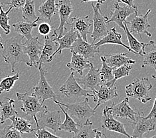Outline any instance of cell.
I'll return each mask as SVG.
<instances>
[{
  "label": "cell",
  "mask_w": 156,
  "mask_h": 138,
  "mask_svg": "<svg viewBox=\"0 0 156 138\" xmlns=\"http://www.w3.org/2000/svg\"><path fill=\"white\" fill-rule=\"evenodd\" d=\"M132 69V66H129V65H125L118 67V68L113 69V71H112L113 76H114L113 80L108 82V83H107L105 84L108 87H113L115 83H116V82L118 79L128 76L129 73H130Z\"/></svg>",
  "instance_id": "cell-32"
},
{
  "label": "cell",
  "mask_w": 156,
  "mask_h": 138,
  "mask_svg": "<svg viewBox=\"0 0 156 138\" xmlns=\"http://www.w3.org/2000/svg\"><path fill=\"white\" fill-rule=\"evenodd\" d=\"M116 1L118 2L124 3L126 5H127L128 6H130V7L134 6V5H133V1H134V0H116Z\"/></svg>",
  "instance_id": "cell-43"
},
{
  "label": "cell",
  "mask_w": 156,
  "mask_h": 138,
  "mask_svg": "<svg viewBox=\"0 0 156 138\" xmlns=\"http://www.w3.org/2000/svg\"><path fill=\"white\" fill-rule=\"evenodd\" d=\"M151 77H152V78H153L154 80H156V76H155V75H152V76H151Z\"/></svg>",
  "instance_id": "cell-48"
},
{
  "label": "cell",
  "mask_w": 156,
  "mask_h": 138,
  "mask_svg": "<svg viewBox=\"0 0 156 138\" xmlns=\"http://www.w3.org/2000/svg\"><path fill=\"white\" fill-rule=\"evenodd\" d=\"M38 69L40 74L39 81L38 84L33 88L34 91L32 94L37 96L43 104L46 100H57V96L56 94L54 92L53 88L48 83L46 79V71L43 69V66L38 67Z\"/></svg>",
  "instance_id": "cell-9"
},
{
  "label": "cell",
  "mask_w": 156,
  "mask_h": 138,
  "mask_svg": "<svg viewBox=\"0 0 156 138\" xmlns=\"http://www.w3.org/2000/svg\"><path fill=\"white\" fill-rule=\"evenodd\" d=\"M38 126L37 128H48L56 133L62 124L61 119V111L59 110L49 111L48 109L44 110L41 114L37 120Z\"/></svg>",
  "instance_id": "cell-14"
},
{
  "label": "cell",
  "mask_w": 156,
  "mask_h": 138,
  "mask_svg": "<svg viewBox=\"0 0 156 138\" xmlns=\"http://www.w3.org/2000/svg\"><path fill=\"white\" fill-rule=\"evenodd\" d=\"M58 47V44L53 39V35L44 36V46L41 55L40 57L38 67L43 66V64H44V62H47L50 57L56 51Z\"/></svg>",
  "instance_id": "cell-23"
},
{
  "label": "cell",
  "mask_w": 156,
  "mask_h": 138,
  "mask_svg": "<svg viewBox=\"0 0 156 138\" xmlns=\"http://www.w3.org/2000/svg\"><path fill=\"white\" fill-rule=\"evenodd\" d=\"M22 17L26 22H33L38 18L35 13L33 0H26L25 5L22 7Z\"/></svg>",
  "instance_id": "cell-31"
},
{
  "label": "cell",
  "mask_w": 156,
  "mask_h": 138,
  "mask_svg": "<svg viewBox=\"0 0 156 138\" xmlns=\"http://www.w3.org/2000/svg\"><path fill=\"white\" fill-rule=\"evenodd\" d=\"M102 136H104V137H105V138H108V137H106V136L105 135V134H104V133H102Z\"/></svg>",
  "instance_id": "cell-50"
},
{
  "label": "cell",
  "mask_w": 156,
  "mask_h": 138,
  "mask_svg": "<svg viewBox=\"0 0 156 138\" xmlns=\"http://www.w3.org/2000/svg\"><path fill=\"white\" fill-rule=\"evenodd\" d=\"M53 101L57 105L59 104V105L64 107L65 111L79 127L90 122V118L93 116L96 113V110L92 109L89 105L88 99L87 98H85L83 102H75L73 104H65L58 101L57 100H54Z\"/></svg>",
  "instance_id": "cell-2"
},
{
  "label": "cell",
  "mask_w": 156,
  "mask_h": 138,
  "mask_svg": "<svg viewBox=\"0 0 156 138\" xmlns=\"http://www.w3.org/2000/svg\"><path fill=\"white\" fill-rule=\"evenodd\" d=\"M129 98L126 97L122 101L118 104L113 102L110 106H106L103 112H108L114 118L128 119L132 123L135 122L138 111L133 110L129 105Z\"/></svg>",
  "instance_id": "cell-5"
},
{
  "label": "cell",
  "mask_w": 156,
  "mask_h": 138,
  "mask_svg": "<svg viewBox=\"0 0 156 138\" xmlns=\"http://www.w3.org/2000/svg\"><path fill=\"white\" fill-rule=\"evenodd\" d=\"M58 106L65 115V120L64 122L62 123L61 124L60 127H59L58 128V130H62V131H65L69 133H73L75 134L76 133L79 129V126L77 125V124L74 121L73 119L70 116L67 112H66L65 110L64 109V108L61 105H59V104H58Z\"/></svg>",
  "instance_id": "cell-30"
},
{
  "label": "cell",
  "mask_w": 156,
  "mask_h": 138,
  "mask_svg": "<svg viewBox=\"0 0 156 138\" xmlns=\"http://www.w3.org/2000/svg\"><path fill=\"white\" fill-rule=\"evenodd\" d=\"M93 1H96L98 3H100V4L101 5V4H103L104 2H105L106 0H81V3L88 2H93Z\"/></svg>",
  "instance_id": "cell-45"
},
{
  "label": "cell",
  "mask_w": 156,
  "mask_h": 138,
  "mask_svg": "<svg viewBox=\"0 0 156 138\" xmlns=\"http://www.w3.org/2000/svg\"><path fill=\"white\" fill-rule=\"evenodd\" d=\"M52 31V27L51 25L46 22H43L38 25V31L40 35L43 36L49 35Z\"/></svg>",
  "instance_id": "cell-40"
},
{
  "label": "cell",
  "mask_w": 156,
  "mask_h": 138,
  "mask_svg": "<svg viewBox=\"0 0 156 138\" xmlns=\"http://www.w3.org/2000/svg\"><path fill=\"white\" fill-rule=\"evenodd\" d=\"M66 25H70L71 28L79 33L84 41L88 42L87 35H91L92 33L90 31V28L92 25V21L90 19L88 16L74 17L70 19V22H68Z\"/></svg>",
  "instance_id": "cell-19"
},
{
  "label": "cell",
  "mask_w": 156,
  "mask_h": 138,
  "mask_svg": "<svg viewBox=\"0 0 156 138\" xmlns=\"http://www.w3.org/2000/svg\"><path fill=\"white\" fill-rule=\"evenodd\" d=\"M92 7L94 12L93 17H92L93 30L90 35L92 38V43H94L96 39L105 37L108 33L109 31H108L106 27L108 18L104 16L102 14L100 3H96V5H95L93 3H92Z\"/></svg>",
  "instance_id": "cell-7"
},
{
  "label": "cell",
  "mask_w": 156,
  "mask_h": 138,
  "mask_svg": "<svg viewBox=\"0 0 156 138\" xmlns=\"http://www.w3.org/2000/svg\"><path fill=\"white\" fill-rule=\"evenodd\" d=\"M0 138H23L16 129L12 128L10 126H6L0 130Z\"/></svg>",
  "instance_id": "cell-38"
},
{
  "label": "cell",
  "mask_w": 156,
  "mask_h": 138,
  "mask_svg": "<svg viewBox=\"0 0 156 138\" xmlns=\"http://www.w3.org/2000/svg\"><path fill=\"white\" fill-rule=\"evenodd\" d=\"M9 120L12 122V124L10 126L21 134L24 133H31L35 132L36 128H33V124L31 121L20 116L18 115V114L11 117Z\"/></svg>",
  "instance_id": "cell-25"
},
{
  "label": "cell",
  "mask_w": 156,
  "mask_h": 138,
  "mask_svg": "<svg viewBox=\"0 0 156 138\" xmlns=\"http://www.w3.org/2000/svg\"><path fill=\"white\" fill-rule=\"evenodd\" d=\"M129 53H130V52L128 51L124 53H117L106 55L105 57L108 65L114 69L125 65L135 64V61L126 57V55Z\"/></svg>",
  "instance_id": "cell-24"
},
{
  "label": "cell",
  "mask_w": 156,
  "mask_h": 138,
  "mask_svg": "<svg viewBox=\"0 0 156 138\" xmlns=\"http://www.w3.org/2000/svg\"><path fill=\"white\" fill-rule=\"evenodd\" d=\"M146 118H155V119H156V96H155V100H154L153 107H152L149 114H148Z\"/></svg>",
  "instance_id": "cell-42"
},
{
  "label": "cell",
  "mask_w": 156,
  "mask_h": 138,
  "mask_svg": "<svg viewBox=\"0 0 156 138\" xmlns=\"http://www.w3.org/2000/svg\"><path fill=\"white\" fill-rule=\"evenodd\" d=\"M52 35L53 37V39L55 41H57L58 43V47L57 48V49L56 50V51L55 52V53L53 54V55L50 57L49 60H48L47 62H50L53 61V58L57 54L61 55L62 53V51L64 49H66V48L70 49V48L72 47V44L77 39L78 33L76 31L74 30L73 28L70 29V31H67L66 30V29L65 28L64 34H63V35L61 37H57L54 34V33Z\"/></svg>",
  "instance_id": "cell-17"
},
{
  "label": "cell",
  "mask_w": 156,
  "mask_h": 138,
  "mask_svg": "<svg viewBox=\"0 0 156 138\" xmlns=\"http://www.w3.org/2000/svg\"><path fill=\"white\" fill-rule=\"evenodd\" d=\"M34 133L37 138H62L47 131L45 128H36Z\"/></svg>",
  "instance_id": "cell-39"
},
{
  "label": "cell",
  "mask_w": 156,
  "mask_h": 138,
  "mask_svg": "<svg viewBox=\"0 0 156 138\" xmlns=\"http://www.w3.org/2000/svg\"><path fill=\"white\" fill-rule=\"evenodd\" d=\"M71 59H70V61L66 64V66L70 69V71L74 73H78L83 76L84 70L90 68L91 62L85 58L83 56L74 53V52H71Z\"/></svg>",
  "instance_id": "cell-21"
},
{
  "label": "cell",
  "mask_w": 156,
  "mask_h": 138,
  "mask_svg": "<svg viewBox=\"0 0 156 138\" xmlns=\"http://www.w3.org/2000/svg\"><path fill=\"white\" fill-rule=\"evenodd\" d=\"M3 44L2 43V36L0 35V49H3Z\"/></svg>",
  "instance_id": "cell-47"
},
{
  "label": "cell",
  "mask_w": 156,
  "mask_h": 138,
  "mask_svg": "<svg viewBox=\"0 0 156 138\" xmlns=\"http://www.w3.org/2000/svg\"><path fill=\"white\" fill-rule=\"evenodd\" d=\"M74 74L75 73L72 72L67 80L59 88V92L69 98H79L83 96L93 97V92L82 88L77 83Z\"/></svg>",
  "instance_id": "cell-6"
},
{
  "label": "cell",
  "mask_w": 156,
  "mask_h": 138,
  "mask_svg": "<svg viewBox=\"0 0 156 138\" xmlns=\"http://www.w3.org/2000/svg\"><path fill=\"white\" fill-rule=\"evenodd\" d=\"M124 27H125V33L126 37H127L129 44V48H131L132 51H134V53L136 55H140V56H144L146 53V51H145V48L146 47H149L151 45L153 41H151L150 42L148 43H141L138 41L135 38L133 35L129 31V29L127 27V25H126V21L124 22Z\"/></svg>",
  "instance_id": "cell-27"
},
{
  "label": "cell",
  "mask_w": 156,
  "mask_h": 138,
  "mask_svg": "<svg viewBox=\"0 0 156 138\" xmlns=\"http://www.w3.org/2000/svg\"><path fill=\"white\" fill-rule=\"evenodd\" d=\"M151 12V9H148L147 12L142 16H138L137 15H135V17H133L130 21H126V25L132 34L138 35L140 39H142V34L144 33L150 38L151 34L148 31V28L150 27L151 25L148 22L147 18L148 15Z\"/></svg>",
  "instance_id": "cell-10"
},
{
  "label": "cell",
  "mask_w": 156,
  "mask_h": 138,
  "mask_svg": "<svg viewBox=\"0 0 156 138\" xmlns=\"http://www.w3.org/2000/svg\"><path fill=\"white\" fill-rule=\"evenodd\" d=\"M7 5H10V0H0V10Z\"/></svg>",
  "instance_id": "cell-44"
},
{
  "label": "cell",
  "mask_w": 156,
  "mask_h": 138,
  "mask_svg": "<svg viewBox=\"0 0 156 138\" xmlns=\"http://www.w3.org/2000/svg\"><path fill=\"white\" fill-rule=\"evenodd\" d=\"M57 12L60 18L58 27L54 31V34L57 37H61L65 32V26L68 23L69 19L72 13L73 8L70 0H59L56 3Z\"/></svg>",
  "instance_id": "cell-12"
},
{
  "label": "cell",
  "mask_w": 156,
  "mask_h": 138,
  "mask_svg": "<svg viewBox=\"0 0 156 138\" xmlns=\"http://www.w3.org/2000/svg\"><path fill=\"white\" fill-rule=\"evenodd\" d=\"M143 138H144V137H143ZM144 138H148V137H144ZM149 138H156V136H153V137H149Z\"/></svg>",
  "instance_id": "cell-49"
},
{
  "label": "cell",
  "mask_w": 156,
  "mask_h": 138,
  "mask_svg": "<svg viewBox=\"0 0 156 138\" xmlns=\"http://www.w3.org/2000/svg\"><path fill=\"white\" fill-rule=\"evenodd\" d=\"M29 91L25 93H16V96L17 100L21 102L22 106H20V109L25 113V115H29L32 118L34 119V121L36 123L37 127L38 126L37 118V113H42L44 110L47 109V107L42 103L37 96L33 94H29Z\"/></svg>",
  "instance_id": "cell-3"
},
{
  "label": "cell",
  "mask_w": 156,
  "mask_h": 138,
  "mask_svg": "<svg viewBox=\"0 0 156 138\" xmlns=\"http://www.w3.org/2000/svg\"><path fill=\"white\" fill-rule=\"evenodd\" d=\"M76 80L78 83L83 86L84 89L92 92L102 84L100 69H96L92 62L87 75L83 78H76Z\"/></svg>",
  "instance_id": "cell-18"
},
{
  "label": "cell",
  "mask_w": 156,
  "mask_h": 138,
  "mask_svg": "<svg viewBox=\"0 0 156 138\" xmlns=\"http://www.w3.org/2000/svg\"><path fill=\"white\" fill-rule=\"evenodd\" d=\"M40 17H38L37 19L33 22H24L19 21L13 23L12 27L14 31L19 35L23 36L26 39H30L32 38V30L34 27H38V21L40 20Z\"/></svg>",
  "instance_id": "cell-26"
},
{
  "label": "cell",
  "mask_w": 156,
  "mask_h": 138,
  "mask_svg": "<svg viewBox=\"0 0 156 138\" xmlns=\"http://www.w3.org/2000/svg\"><path fill=\"white\" fill-rule=\"evenodd\" d=\"M105 44H118V45H121L124 48H127L129 52L135 54L134 51H132L129 47L125 44L122 41V35L119 33L115 27L111 29L110 31L108 32V34L102 37V39H100L97 43H94V44L96 47L99 48L100 46L104 45ZM136 55V54H135Z\"/></svg>",
  "instance_id": "cell-22"
},
{
  "label": "cell",
  "mask_w": 156,
  "mask_h": 138,
  "mask_svg": "<svg viewBox=\"0 0 156 138\" xmlns=\"http://www.w3.org/2000/svg\"><path fill=\"white\" fill-rule=\"evenodd\" d=\"M44 44L39 41L38 37H32L23 43V49L30 61V67L38 68L40 57L41 55Z\"/></svg>",
  "instance_id": "cell-11"
},
{
  "label": "cell",
  "mask_w": 156,
  "mask_h": 138,
  "mask_svg": "<svg viewBox=\"0 0 156 138\" xmlns=\"http://www.w3.org/2000/svg\"><path fill=\"white\" fill-rule=\"evenodd\" d=\"M70 51L83 56L87 59L94 58L96 55H99V48L96 47L94 43L89 44L85 41L79 33L77 39L72 44Z\"/></svg>",
  "instance_id": "cell-15"
},
{
  "label": "cell",
  "mask_w": 156,
  "mask_h": 138,
  "mask_svg": "<svg viewBox=\"0 0 156 138\" xmlns=\"http://www.w3.org/2000/svg\"><path fill=\"white\" fill-rule=\"evenodd\" d=\"M137 15V7L134 5L130 7L128 5L120 6V2H116L114 3L113 9L110 12V18L107 21V24L110 23H116L119 27L125 30L124 22L126 21V19L131 15Z\"/></svg>",
  "instance_id": "cell-8"
},
{
  "label": "cell",
  "mask_w": 156,
  "mask_h": 138,
  "mask_svg": "<svg viewBox=\"0 0 156 138\" xmlns=\"http://www.w3.org/2000/svg\"><path fill=\"white\" fill-rule=\"evenodd\" d=\"M23 38V36L18 35L7 39L3 44L2 56L4 61L12 66L13 73H15V67L18 62H24L29 66L30 65L29 58L23 49L22 41Z\"/></svg>",
  "instance_id": "cell-1"
},
{
  "label": "cell",
  "mask_w": 156,
  "mask_h": 138,
  "mask_svg": "<svg viewBox=\"0 0 156 138\" xmlns=\"http://www.w3.org/2000/svg\"><path fill=\"white\" fill-rule=\"evenodd\" d=\"M92 128V122L90 121L87 124L79 127V131L72 138H94L95 133Z\"/></svg>",
  "instance_id": "cell-36"
},
{
  "label": "cell",
  "mask_w": 156,
  "mask_h": 138,
  "mask_svg": "<svg viewBox=\"0 0 156 138\" xmlns=\"http://www.w3.org/2000/svg\"><path fill=\"white\" fill-rule=\"evenodd\" d=\"M94 132L95 133V136H94V138H102L101 136L102 135V133L101 132L98 131V130L96 129H94Z\"/></svg>",
  "instance_id": "cell-46"
},
{
  "label": "cell",
  "mask_w": 156,
  "mask_h": 138,
  "mask_svg": "<svg viewBox=\"0 0 156 138\" xmlns=\"http://www.w3.org/2000/svg\"><path fill=\"white\" fill-rule=\"evenodd\" d=\"M102 127L103 129H106L108 131L121 133L128 138H132L126 132L124 124L117 120L112 114L108 112H102Z\"/></svg>",
  "instance_id": "cell-20"
},
{
  "label": "cell",
  "mask_w": 156,
  "mask_h": 138,
  "mask_svg": "<svg viewBox=\"0 0 156 138\" xmlns=\"http://www.w3.org/2000/svg\"><path fill=\"white\" fill-rule=\"evenodd\" d=\"M26 0H10V7H12L13 10L22 9L25 4Z\"/></svg>",
  "instance_id": "cell-41"
},
{
  "label": "cell",
  "mask_w": 156,
  "mask_h": 138,
  "mask_svg": "<svg viewBox=\"0 0 156 138\" xmlns=\"http://www.w3.org/2000/svg\"><path fill=\"white\" fill-rule=\"evenodd\" d=\"M13 11L12 7H9V8L7 12L3 11V8H1L0 10V27H1L5 35H9L11 31V26L9 24V21L10 18L8 16V14Z\"/></svg>",
  "instance_id": "cell-37"
},
{
  "label": "cell",
  "mask_w": 156,
  "mask_h": 138,
  "mask_svg": "<svg viewBox=\"0 0 156 138\" xmlns=\"http://www.w3.org/2000/svg\"><path fill=\"white\" fill-rule=\"evenodd\" d=\"M7 101L0 102V124H4L5 122L11 117L17 114L15 107L16 101L13 99L6 98Z\"/></svg>",
  "instance_id": "cell-28"
},
{
  "label": "cell",
  "mask_w": 156,
  "mask_h": 138,
  "mask_svg": "<svg viewBox=\"0 0 156 138\" xmlns=\"http://www.w3.org/2000/svg\"><path fill=\"white\" fill-rule=\"evenodd\" d=\"M144 56V59L142 65V68H144L145 66H150L153 68L156 71V44H155L153 41L151 48L146 51Z\"/></svg>",
  "instance_id": "cell-33"
},
{
  "label": "cell",
  "mask_w": 156,
  "mask_h": 138,
  "mask_svg": "<svg viewBox=\"0 0 156 138\" xmlns=\"http://www.w3.org/2000/svg\"><path fill=\"white\" fill-rule=\"evenodd\" d=\"M100 60L102 61V68L100 69V77H101V81L102 84H106L108 82L113 80V68L108 65L106 57L105 56L100 57Z\"/></svg>",
  "instance_id": "cell-34"
},
{
  "label": "cell",
  "mask_w": 156,
  "mask_h": 138,
  "mask_svg": "<svg viewBox=\"0 0 156 138\" xmlns=\"http://www.w3.org/2000/svg\"><path fill=\"white\" fill-rule=\"evenodd\" d=\"M153 88L148 78L141 79L136 78L132 83L126 87V94L128 97L138 100L143 104H146L151 100L150 91Z\"/></svg>",
  "instance_id": "cell-4"
},
{
  "label": "cell",
  "mask_w": 156,
  "mask_h": 138,
  "mask_svg": "<svg viewBox=\"0 0 156 138\" xmlns=\"http://www.w3.org/2000/svg\"><path fill=\"white\" fill-rule=\"evenodd\" d=\"M20 73L14 74L13 76H6L0 81V94L4 92H9L12 90L16 81L19 80Z\"/></svg>",
  "instance_id": "cell-35"
},
{
  "label": "cell",
  "mask_w": 156,
  "mask_h": 138,
  "mask_svg": "<svg viewBox=\"0 0 156 138\" xmlns=\"http://www.w3.org/2000/svg\"><path fill=\"white\" fill-rule=\"evenodd\" d=\"M155 118H146L143 112L138 111L136 122L132 123V138H143L144 134L155 130Z\"/></svg>",
  "instance_id": "cell-13"
},
{
  "label": "cell",
  "mask_w": 156,
  "mask_h": 138,
  "mask_svg": "<svg viewBox=\"0 0 156 138\" xmlns=\"http://www.w3.org/2000/svg\"><path fill=\"white\" fill-rule=\"evenodd\" d=\"M118 96L116 87H108L105 84H100L93 91V101L96 103L94 110L104 103L110 101Z\"/></svg>",
  "instance_id": "cell-16"
},
{
  "label": "cell",
  "mask_w": 156,
  "mask_h": 138,
  "mask_svg": "<svg viewBox=\"0 0 156 138\" xmlns=\"http://www.w3.org/2000/svg\"><path fill=\"white\" fill-rule=\"evenodd\" d=\"M38 12L41 17L51 22L52 17L57 13L55 0H47L45 2H42Z\"/></svg>",
  "instance_id": "cell-29"
}]
</instances>
